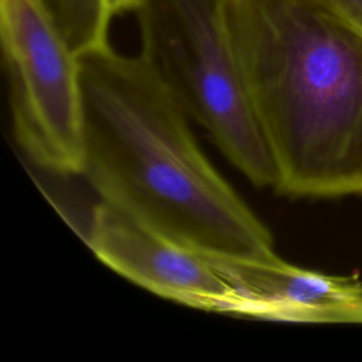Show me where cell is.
Instances as JSON below:
<instances>
[{
  "mask_svg": "<svg viewBox=\"0 0 362 362\" xmlns=\"http://www.w3.org/2000/svg\"><path fill=\"white\" fill-rule=\"evenodd\" d=\"M78 61L81 175L100 201L201 255L274 253L270 229L206 158L191 119L140 54L106 44Z\"/></svg>",
  "mask_w": 362,
  "mask_h": 362,
  "instance_id": "1",
  "label": "cell"
},
{
  "mask_svg": "<svg viewBox=\"0 0 362 362\" xmlns=\"http://www.w3.org/2000/svg\"><path fill=\"white\" fill-rule=\"evenodd\" d=\"M226 11L274 191L362 197V31L328 0H228Z\"/></svg>",
  "mask_w": 362,
  "mask_h": 362,
  "instance_id": "2",
  "label": "cell"
},
{
  "mask_svg": "<svg viewBox=\"0 0 362 362\" xmlns=\"http://www.w3.org/2000/svg\"><path fill=\"white\" fill-rule=\"evenodd\" d=\"M228 0H136L140 55L188 117L257 188L274 161L253 113L228 25Z\"/></svg>",
  "mask_w": 362,
  "mask_h": 362,
  "instance_id": "3",
  "label": "cell"
},
{
  "mask_svg": "<svg viewBox=\"0 0 362 362\" xmlns=\"http://www.w3.org/2000/svg\"><path fill=\"white\" fill-rule=\"evenodd\" d=\"M14 137L42 170L81 174L83 96L78 55L40 0H0Z\"/></svg>",
  "mask_w": 362,
  "mask_h": 362,
  "instance_id": "4",
  "label": "cell"
},
{
  "mask_svg": "<svg viewBox=\"0 0 362 362\" xmlns=\"http://www.w3.org/2000/svg\"><path fill=\"white\" fill-rule=\"evenodd\" d=\"M85 240L102 263L160 297L205 311L239 313L236 288L204 255L107 202L92 209Z\"/></svg>",
  "mask_w": 362,
  "mask_h": 362,
  "instance_id": "5",
  "label": "cell"
},
{
  "mask_svg": "<svg viewBox=\"0 0 362 362\" xmlns=\"http://www.w3.org/2000/svg\"><path fill=\"white\" fill-rule=\"evenodd\" d=\"M198 253V252H197ZM236 288L238 315L296 322H362V281L266 257L204 255Z\"/></svg>",
  "mask_w": 362,
  "mask_h": 362,
  "instance_id": "6",
  "label": "cell"
},
{
  "mask_svg": "<svg viewBox=\"0 0 362 362\" xmlns=\"http://www.w3.org/2000/svg\"><path fill=\"white\" fill-rule=\"evenodd\" d=\"M71 49L85 54L109 44L112 21L133 11L136 0H40Z\"/></svg>",
  "mask_w": 362,
  "mask_h": 362,
  "instance_id": "7",
  "label": "cell"
},
{
  "mask_svg": "<svg viewBox=\"0 0 362 362\" xmlns=\"http://www.w3.org/2000/svg\"><path fill=\"white\" fill-rule=\"evenodd\" d=\"M351 24L362 31V0H328Z\"/></svg>",
  "mask_w": 362,
  "mask_h": 362,
  "instance_id": "8",
  "label": "cell"
}]
</instances>
